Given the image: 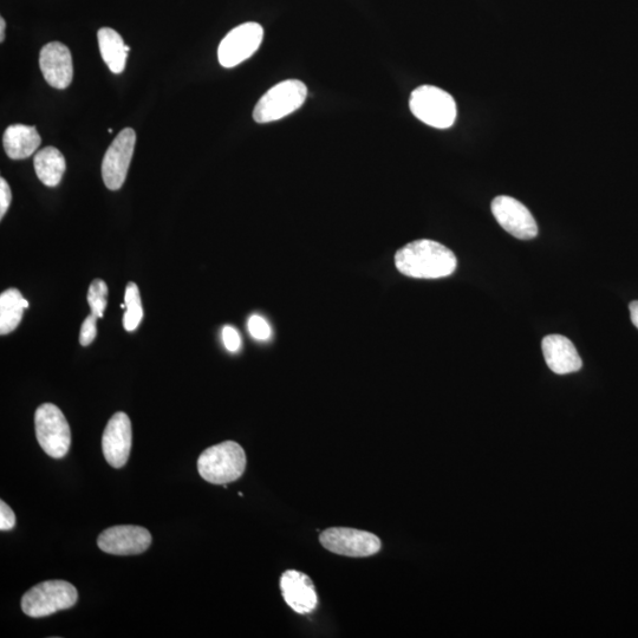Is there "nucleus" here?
Instances as JSON below:
<instances>
[{"label": "nucleus", "instance_id": "nucleus-7", "mask_svg": "<svg viewBox=\"0 0 638 638\" xmlns=\"http://www.w3.org/2000/svg\"><path fill=\"white\" fill-rule=\"evenodd\" d=\"M263 38V26L258 23L249 22L237 26L219 45V63L227 69L237 67L256 54Z\"/></svg>", "mask_w": 638, "mask_h": 638}, {"label": "nucleus", "instance_id": "nucleus-27", "mask_svg": "<svg viewBox=\"0 0 638 638\" xmlns=\"http://www.w3.org/2000/svg\"><path fill=\"white\" fill-rule=\"evenodd\" d=\"M629 309H630L631 322H633L635 327L638 329V301L630 303Z\"/></svg>", "mask_w": 638, "mask_h": 638}, {"label": "nucleus", "instance_id": "nucleus-20", "mask_svg": "<svg viewBox=\"0 0 638 638\" xmlns=\"http://www.w3.org/2000/svg\"><path fill=\"white\" fill-rule=\"evenodd\" d=\"M126 312L123 316V325L127 331L138 329L142 318L143 308L139 286L133 282L128 283L125 294Z\"/></svg>", "mask_w": 638, "mask_h": 638}, {"label": "nucleus", "instance_id": "nucleus-15", "mask_svg": "<svg viewBox=\"0 0 638 638\" xmlns=\"http://www.w3.org/2000/svg\"><path fill=\"white\" fill-rule=\"evenodd\" d=\"M546 364L557 375H568L581 370L582 358L569 338L561 335L546 336L542 342Z\"/></svg>", "mask_w": 638, "mask_h": 638}, {"label": "nucleus", "instance_id": "nucleus-18", "mask_svg": "<svg viewBox=\"0 0 638 638\" xmlns=\"http://www.w3.org/2000/svg\"><path fill=\"white\" fill-rule=\"evenodd\" d=\"M34 166L38 179L48 187L60 185L67 168L63 154L55 147L39 151L35 156Z\"/></svg>", "mask_w": 638, "mask_h": 638}, {"label": "nucleus", "instance_id": "nucleus-28", "mask_svg": "<svg viewBox=\"0 0 638 638\" xmlns=\"http://www.w3.org/2000/svg\"><path fill=\"white\" fill-rule=\"evenodd\" d=\"M5 29H6V22H5V19L2 17L0 18V42H4Z\"/></svg>", "mask_w": 638, "mask_h": 638}, {"label": "nucleus", "instance_id": "nucleus-21", "mask_svg": "<svg viewBox=\"0 0 638 638\" xmlns=\"http://www.w3.org/2000/svg\"><path fill=\"white\" fill-rule=\"evenodd\" d=\"M88 304L91 314L102 318L108 304V286L102 279H95L89 286Z\"/></svg>", "mask_w": 638, "mask_h": 638}, {"label": "nucleus", "instance_id": "nucleus-5", "mask_svg": "<svg viewBox=\"0 0 638 638\" xmlns=\"http://www.w3.org/2000/svg\"><path fill=\"white\" fill-rule=\"evenodd\" d=\"M77 600L78 592L73 584L47 581L26 592L22 598V610L29 617H47L73 608Z\"/></svg>", "mask_w": 638, "mask_h": 638}, {"label": "nucleus", "instance_id": "nucleus-17", "mask_svg": "<svg viewBox=\"0 0 638 638\" xmlns=\"http://www.w3.org/2000/svg\"><path fill=\"white\" fill-rule=\"evenodd\" d=\"M99 47L104 63L113 74H122L126 68L130 48L123 42V38L113 29L102 28L97 32Z\"/></svg>", "mask_w": 638, "mask_h": 638}, {"label": "nucleus", "instance_id": "nucleus-19", "mask_svg": "<svg viewBox=\"0 0 638 638\" xmlns=\"http://www.w3.org/2000/svg\"><path fill=\"white\" fill-rule=\"evenodd\" d=\"M29 302L24 299L21 291L9 289L0 295V334L8 335L21 324L24 310Z\"/></svg>", "mask_w": 638, "mask_h": 638}, {"label": "nucleus", "instance_id": "nucleus-24", "mask_svg": "<svg viewBox=\"0 0 638 638\" xmlns=\"http://www.w3.org/2000/svg\"><path fill=\"white\" fill-rule=\"evenodd\" d=\"M223 341L226 349L231 351V353H236L240 349V345H242V338H240L239 332L230 327V325H226L223 329Z\"/></svg>", "mask_w": 638, "mask_h": 638}, {"label": "nucleus", "instance_id": "nucleus-10", "mask_svg": "<svg viewBox=\"0 0 638 638\" xmlns=\"http://www.w3.org/2000/svg\"><path fill=\"white\" fill-rule=\"evenodd\" d=\"M152 544V535L145 527L120 525L104 530L97 545L109 555L135 556L147 551Z\"/></svg>", "mask_w": 638, "mask_h": 638}, {"label": "nucleus", "instance_id": "nucleus-1", "mask_svg": "<svg viewBox=\"0 0 638 638\" xmlns=\"http://www.w3.org/2000/svg\"><path fill=\"white\" fill-rule=\"evenodd\" d=\"M395 265L402 275L418 279H439L453 275L458 260L448 247L421 239L397 251Z\"/></svg>", "mask_w": 638, "mask_h": 638}, {"label": "nucleus", "instance_id": "nucleus-8", "mask_svg": "<svg viewBox=\"0 0 638 638\" xmlns=\"http://www.w3.org/2000/svg\"><path fill=\"white\" fill-rule=\"evenodd\" d=\"M319 540L328 551L347 557H369L381 550L379 537L348 527H331L321 533Z\"/></svg>", "mask_w": 638, "mask_h": 638}, {"label": "nucleus", "instance_id": "nucleus-3", "mask_svg": "<svg viewBox=\"0 0 638 638\" xmlns=\"http://www.w3.org/2000/svg\"><path fill=\"white\" fill-rule=\"evenodd\" d=\"M410 112L427 126L447 129L457 120V104L451 95L434 86L416 88L409 100Z\"/></svg>", "mask_w": 638, "mask_h": 638}, {"label": "nucleus", "instance_id": "nucleus-22", "mask_svg": "<svg viewBox=\"0 0 638 638\" xmlns=\"http://www.w3.org/2000/svg\"><path fill=\"white\" fill-rule=\"evenodd\" d=\"M249 327L250 334L253 338H256L258 341H266L269 340L272 331L268 322L265 321L263 317L258 315H253L249 319Z\"/></svg>", "mask_w": 638, "mask_h": 638}, {"label": "nucleus", "instance_id": "nucleus-9", "mask_svg": "<svg viewBox=\"0 0 638 638\" xmlns=\"http://www.w3.org/2000/svg\"><path fill=\"white\" fill-rule=\"evenodd\" d=\"M136 134L125 128L109 146L102 161V178L110 191H117L125 184L130 162H132Z\"/></svg>", "mask_w": 638, "mask_h": 638}, {"label": "nucleus", "instance_id": "nucleus-13", "mask_svg": "<svg viewBox=\"0 0 638 638\" xmlns=\"http://www.w3.org/2000/svg\"><path fill=\"white\" fill-rule=\"evenodd\" d=\"M39 67L52 88L65 89L73 82V57L67 45L60 42L45 45L39 55Z\"/></svg>", "mask_w": 638, "mask_h": 638}, {"label": "nucleus", "instance_id": "nucleus-6", "mask_svg": "<svg viewBox=\"0 0 638 638\" xmlns=\"http://www.w3.org/2000/svg\"><path fill=\"white\" fill-rule=\"evenodd\" d=\"M36 436L39 446L54 459H62L71 446L70 426L62 410L52 403L39 406L35 414Z\"/></svg>", "mask_w": 638, "mask_h": 638}, {"label": "nucleus", "instance_id": "nucleus-23", "mask_svg": "<svg viewBox=\"0 0 638 638\" xmlns=\"http://www.w3.org/2000/svg\"><path fill=\"white\" fill-rule=\"evenodd\" d=\"M97 319H99V317L93 314L84 319L80 332V343L83 347H88V345L95 341L97 336Z\"/></svg>", "mask_w": 638, "mask_h": 638}, {"label": "nucleus", "instance_id": "nucleus-26", "mask_svg": "<svg viewBox=\"0 0 638 638\" xmlns=\"http://www.w3.org/2000/svg\"><path fill=\"white\" fill-rule=\"evenodd\" d=\"M12 193L8 181L0 179V218H4L11 205Z\"/></svg>", "mask_w": 638, "mask_h": 638}, {"label": "nucleus", "instance_id": "nucleus-14", "mask_svg": "<svg viewBox=\"0 0 638 638\" xmlns=\"http://www.w3.org/2000/svg\"><path fill=\"white\" fill-rule=\"evenodd\" d=\"M284 600L299 615H308L317 608L318 596L314 582L296 570L284 572L281 578Z\"/></svg>", "mask_w": 638, "mask_h": 638}, {"label": "nucleus", "instance_id": "nucleus-11", "mask_svg": "<svg viewBox=\"0 0 638 638\" xmlns=\"http://www.w3.org/2000/svg\"><path fill=\"white\" fill-rule=\"evenodd\" d=\"M492 212L498 224L513 237L530 240L538 236L535 218L520 201L500 195L493 200Z\"/></svg>", "mask_w": 638, "mask_h": 638}, {"label": "nucleus", "instance_id": "nucleus-25", "mask_svg": "<svg viewBox=\"0 0 638 638\" xmlns=\"http://www.w3.org/2000/svg\"><path fill=\"white\" fill-rule=\"evenodd\" d=\"M16 526V514L5 501H0V530L10 531Z\"/></svg>", "mask_w": 638, "mask_h": 638}, {"label": "nucleus", "instance_id": "nucleus-2", "mask_svg": "<svg viewBox=\"0 0 638 638\" xmlns=\"http://www.w3.org/2000/svg\"><path fill=\"white\" fill-rule=\"evenodd\" d=\"M246 454L234 441H225L207 448L198 459L201 478L214 485H226L238 480L245 472Z\"/></svg>", "mask_w": 638, "mask_h": 638}, {"label": "nucleus", "instance_id": "nucleus-16", "mask_svg": "<svg viewBox=\"0 0 638 638\" xmlns=\"http://www.w3.org/2000/svg\"><path fill=\"white\" fill-rule=\"evenodd\" d=\"M41 135L35 127L12 125L5 130L3 143L6 154L12 160L28 159L41 146Z\"/></svg>", "mask_w": 638, "mask_h": 638}, {"label": "nucleus", "instance_id": "nucleus-12", "mask_svg": "<svg viewBox=\"0 0 638 638\" xmlns=\"http://www.w3.org/2000/svg\"><path fill=\"white\" fill-rule=\"evenodd\" d=\"M132 422L126 413H116L104 429L102 451L108 464L121 468L127 464L132 449Z\"/></svg>", "mask_w": 638, "mask_h": 638}, {"label": "nucleus", "instance_id": "nucleus-4", "mask_svg": "<svg viewBox=\"0 0 638 638\" xmlns=\"http://www.w3.org/2000/svg\"><path fill=\"white\" fill-rule=\"evenodd\" d=\"M308 88L302 81L286 80L276 84L256 104L253 119L270 123L297 112L307 100Z\"/></svg>", "mask_w": 638, "mask_h": 638}]
</instances>
